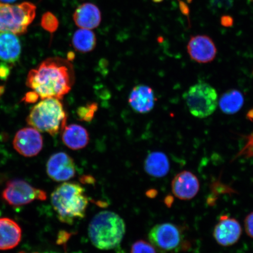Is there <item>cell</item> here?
Here are the masks:
<instances>
[{
    "label": "cell",
    "mask_w": 253,
    "mask_h": 253,
    "mask_svg": "<svg viewBox=\"0 0 253 253\" xmlns=\"http://www.w3.org/2000/svg\"><path fill=\"white\" fill-rule=\"evenodd\" d=\"M75 81V71L71 61L52 57L28 73L26 84L41 99L52 97L61 100L71 90Z\"/></svg>",
    "instance_id": "6da1fadb"
},
{
    "label": "cell",
    "mask_w": 253,
    "mask_h": 253,
    "mask_svg": "<svg viewBox=\"0 0 253 253\" xmlns=\"http://www.w3.org/2000/svg\"><path fill=\"white\" fill-rule=\"evenodd\" d=\"M51 204L59 220L72 224L75 220L85 216L88 199L79 183L63 182L53 191Z\"/></svg>",
    "instance_id": "7a4b0ae2"
},
{
    "label": "cell",
    "mask_w": 253,
    "mask_h": 253,
    "mask_svg": "<svg viewBox=\"0 0 253 253\" xmlns=\"http://www.w3.org/2000/svg\"><path fill=\"white\" fill-rule=\"evenodd\" d=\"M88 237L96 248L109 251L118 248L126 232V224L116 213L103 211L97 214L88 226Z\"/></svg>",
    "instance_id": "3957f363"
},
{
    "label": "cell",
    "mask_w": 253,
    "mask_h": 253,
    "mask_svg": "<svg viewBox=\"0 0 253 253\" xmlns=\"http://www.w3.org/2000/svg\"><path fill=\"white\" fill-rule=\"evenodd\" d=\"M68 116L61 102L56 98H45L31 109L28 125L41 132L55 136L66 126Z\"/></svg>",
    "instance_id": "277c9868"
},
{
    "label": "cell",
    "mask_w": 253,
    "mask_h": 253,
    "mask_svg": "<svg viewBox=\"0 0 253 253\" xmlns=\"http://www.w3.org/2000/svg\"><path fill=\"white\" fill-rule=\"evenodd\" d=\"M36 6L29 2L17 4L0 3V33H26L36 15Z\"/></svg>",
    "instance_id": "5b68a950"
},
{
    "label": "cell",
    "mask_w": 253,
    "mask_h": 253,
    "mask_svg": "<svg viewBox=\"0 0 253 253\" xmlns=\"http://www.w3.org/2000/svg\"><path fill=\"white\" fill-rule=\"evenodd\" d=\"M183 99L191 115L199 119L212 115L219 102L216 89L203 81L190 87L183 95Z\"/></svg>",
    "instance_id": "8992f818"
},
{
    "label": "cell",
    "mask_w": 253,
    "mask_h": 253,
    "mask_svg": "<svg viewBox=\"0 0 253 253\" xmlns=\"http://www.w3.org/2000/svg\"><path fill=\"white\" fill-rule=\"evenodd\" d=\"M148 238L155 248L162 253L178 252L184 246L182 230L170 223L157 224L152 228Z\"/></svg>",
    "instance_id": "52a82bcc"
},
{
    "label": "cell",
    "mask_w": 253,
    "mask_h": 253,
    "mask_svg": "<svg viewBox=\"0 0 253 253\" xmlns=\"http://www.w3.org/2000/svg\"><path fill=\"white\" fill-rule=\"evenodd\" d=\"M2 198L12 207H18L36 200L45 201L46 193L37 189L21 179H13L7 182L2 194Z\"/></svg>",
    "instance_id": "ba28073f"
},
{
    "label": "cell",
    "mask_w": 253,
    "mask_h": 253,
    "mask_svg": "<svg viewBox=\"0 0 253 253\" xmlns=\"http://www.w3.org/2000/svg\"><path fill=\"white\" fill-rule=\"evenodd\" d=\"M43 138L40 132L33 127L22 128L16 133L14 149L22 156L32 157L37 156L43 148Z\"/></svg>",
    "instance_id": "9c48e42d"
},
{
    "label": "cell",
    "mask_w": 253,
    "mask_h": 253,
    "mask_svg": "<svg viewBox=\"0 0 253 253\" xmlns=\"http://www.w3.org/2000/svg\"><path fill=\"white\" fill-rule=\"evenodd\" d=\"M46 172L50 178L56 182H65L75 175V164L73 158L63 152L53 154L46 164Z\"/></svg>",
    "instance_id": "30bf717a"
},
{
    "label": "cell",
    "mask_w": 253,
    "mask_h": 253,
    "mask_svg": "<svg viewBox=\"0 0 253 253\" xmlns=\"http://www.w3.org/2000/svg\"><path fill=\"white\" fill-rule=\"evenodd\" d=\"M187 49L190 58L199 63L211 62L217 54L216 47L213 40L204 35L192 37L189 41Z\"/></svg>",
    "instance_id": "8fae6325"
},
{
    "label": "cell",
    "mask_w": 253,
    "mask_h": 253,
    "mask_svg": "<svg viewBox=\"0 0 253 253\" xmlns=\"http://www.w3.org/2000/svg\"><path fill=\"white\" fill-rule=\"evenodd\" d=\"M242 233V226L239 221L224 215L214 227L213 236L218 244L228 247L239 241Z\"/></svg>",
    "instance_id": "7c38bea8"
},
{
    "label": "cell",
    "mask_w": 253,
    "mask_h": 253,
    "mask_svg": "<svg viewBox=\"0 0 253 253\" xmlns=\"http://www.w3.org/2000/svg\"><path fill=\"white\" fill-rule=\"evenodd\" d=\"M199 189L200 183L197 176L188 170L177 174L171 182L173 195L181 200H191L197 196Z\"/></svg>",
    "instance_id": "4fadbf2b"
},
{
    "label": "cell",
    "mask_w": 253,
    "mask_h": 253,
    "mask_svg": "<svg viewBox=\"0 0 253 253\" xmlns=\"http://www.w3.org/2000/svg\"><path fill=\"white\" fill-rule=\"evenodd\" d=\"M128 102L135 112L148 113L154 109L156 97L151 87L147 85L139 84L132 88Z\"/></svg>",
    "instance_id": "5bb4252c"
},
{
    "label": "cell",
    "mask_w": 253,
    "mask_h": 253,
    "mask_svg": "<svg viewBox=\"0 0 253 253\" xmlns=\"http://www.w3.org/2000/svg\"><path fill=\"white\" fill-rule=\"evenodd\" d=\"M73 19L78 27L91 30L99 27L102 17L100 9L96 5L87 2L76 9Z\"/></svg>",
    "instance_id": "9a60e30c"
},
{
    "label": "cell",
    "mask_w": 253,
    "mask_h": 253,
    "mask_svg": "<svg viewBox=\"0 0 253 253\" xmlns=\"http://www.w3.org/2000/svg\"><path fill=\"white\" fill-rule=\"evenodd\" d=\"M21 236V229L17 222L9 218H0V251L15 248L20 243Z\"/></svg>",
    "instance_id": "2e32d148"
},
{
    "label": "cell",
    "mask_w": 253,
    "mask_h": 253,
    "mask_svg": "<svg viewBox=\"0 0 253 253\" xmlns=\"http://www.w3.org/2000/svg\"><path fill=\"white\" fill-rule=\"evenodd\" d=\"M61 132L63 144L72 150L83 149L89 142V134L87 129L81 125H66Z\"/></svg>",
    "instance_id": "e0dca14e"
},
{
    "label": "cell",
    "mask_w": 253,
    "mask_h": 253,
    "mask_svg": "<svg viewBox=\"0 0 253 253\" xmlns=\"http://www.w3.org/2000/svg\"><path fill=\"white\" fill-rule=\"evenodd\" d=\"M21 45L17 35L10 33H0V60L14 63L20 59Z\"/></svg>",
    "instance_id": "ac0fdd59"
},
{
    "label": "cell",
    "mask_w": 253,
    "mask_h": 253,
    "mask_svg": "<svg viewBox=\"0 0 253 253\" xmlns=\"http://www.w3.org/2000/svg\"><path fill=\"white\" fill-rule=\"evenodd\" d=\"M169 158L162 152L154 151L148 154L144 163V169L148 175L163 178L169 171Z\"/></svg>",
    "instance_id": "d6986e66"
},
{
    "label": "cell",
    "mask_w": 253,
    "mask_h": 253,
    "mask_svg": "<svg viewBox=\"0 0 253 253\" xmlns=\"http://www.w3.org/2000/svg\"><path fill=\"white\" fill-rule=\"evenodd\" d=\"M243 94L236 89L227 90L221 96L218 102L220 108L226 115H234L239 112L244 104Z\"/></svg>",
    "instance_id": "ffe728a7"
},
{
    "label": "cell",
    "mask_w": 253,
    "mask_h": 253,
    "mask_svg": "<svg viewBox=\"0 0 253 253\" xmlns=\"http://www.w3.org/2000/svg\"><path fill=\"white\" fill-rule=\"evenodd\" d=\"M96 37L92 31L81 28L73 36L72 43L76 50L87 53L92 51L96 45Z\"/></svg>",
    "instance_id": "44dd1931"
},
{
    "label": "cell",
    "mask_w": 253,
    "mask_h": 253,
    "mask_svg": "<svg viewBox=\"0 0 253 253\" xmlns=\"http://www.w3.org/2000/svg\"><path fill=\"white\" fill-rule=\"evenodd\" d=\"M98 109L96 103L87 104L86 105L79 107L77 110V115L81 121L90 122L94 118Z\"/></svg>",
    "instance_id": "7402d4cb"
},
{
    "label": "cell",
    "mask_w": 253,
    "mask_h": 253,
    "mask_svg": "<svg viewBox=\"0 0 253 253\" xmlns=\"http://www.w3.org/2000/svg\"><path fill=\"white\" fill-rule=\"evenodd\" d=\"M131 253H157V251L151 243L141 240L132 245Z\"/></svg>",
    "instance_id": "603a6c76"
},
{
    "label": "cell",
    "mask_w": 253,
    "mask_h": 253,
    "mask_svg": "<svg viewBox=\"0 0 253 253\" xmlns=\"http://www.w3.org/2000/svg\"><path fill=\"white\" fill-rule=\"evenodd\" d=\"M234 0H210V5L215 10H228L232 7Z\"/></svg>",
    "instance_id": "cb8c5ba5"
},
{
    "label": "cell",
    "mask_w": 253,
    "mask_h": 253,
    "mask_svg": "<svg viewBox=\"0 0 253 253\" xmlns=\"http://www.w3.org/2000/svg\"><path fill=\"white\" fill-rule=\"evenodd\" d=\"M245 228L247 235L253 239V211L246 217Z\"/></svg>",
    "instance_id": "d4e9b609"
},
{
    "label": "cell",
    "mask_w": 253,
    "mask_h": 253,
    "mask_svg": "<svg viewBox=\"0 0 253 253\" xmlns=\"http://www.w3.org/2000/svg\"><path fill=\"white\" fill-rule=\"evenodd\" d=\"M40 97L35 91H32L30 92L27 93L25 97L24 98V100L25 102L34 103L37 102Z\"/></svg>",
    "instance_id": "484cf974"
},
{
    "label": "cell",
    "mask_w": 253,
    "mask_h": 253,
    "mask_svg": "<svg viewBox=\"0 0 253 253\" xmlns=\"http://www.w3.org/2000/svg\"><path fill=\"white\" fill-rule=\"evenodd\" d=\"M9 68L5 64L0 65V78L5 79L9 75Z\"/></svg>",
    "instance_id": "4316f807"
},
{
    "label": "cell",
    "mask_w": 253,
    "mask_h": 253,
    "mask_svg": "<svg viewBox=\"0 0 253 253\" xmlns=\"http://www.w3.org/2000/svg\"><path fill=\"white\" fill-rule=\"evenodd\" d=\"M17 0H0V3L2 4H9V3L13 2Z\"/></svg>",
    "instance_id": "83f0119b"
},
{
    "label": "cell",
    "mask_w": 253,
    "mask_h": 253,
    "mask_svg": "<svg viewBox=\"0 0 253 253\" xmlns=\"http://www.w3.org/2000/svg\"><path fill=\"white\" fill-rule=\"evenodd\" d=\"M248 118L249 119H253V109L250 111L248 115Z\"/></svg>",
    "instance_id": "f1b7e54d"
},
{
    "label": "cell",
    "mask_w": 253,
    "mask_h": 253,
    "mask_svg": "<svg viewBox=\"0 0 253 253\" xmlns=\"http://www.w3.org/2000/svg\"><path fill=\"white\" fill-rule=\"evenodd\" d=\"M153 1L155 2H160L161 1H163V0H153Z\"/></svg>",
    "instance_id": "f546056e"
},
{
    "label": "cell",
    "mask_w": 253,
    "mask_h": 253,
    "mask_svg": "<svg viewBox=\"0 0 253 253\" xmlns=\"http://www.w3.org/2000/svg\"><path fill=\"white\" fill-rule=\"evenodd\" d=\"M19 253H25V252H21ZM52 253L46 252V253Z\"/></svg>",
    "instance_id": "4dcf8cb0"
},
{
    "label": "cell",
    "mask_w": 253,
    "mask_h": 253,
    "mask_svg": "<svg viewBox=\"0 0 253 253\" xmlns=\"http://www.w3.org/2000/svg\"><path fill=\"white\" fill-rule=\"evenodd\" d=\"M251 1H253V0H251Z\"/></svg>",
    "instance_id": "1f68e13d"
}]
</instances>
